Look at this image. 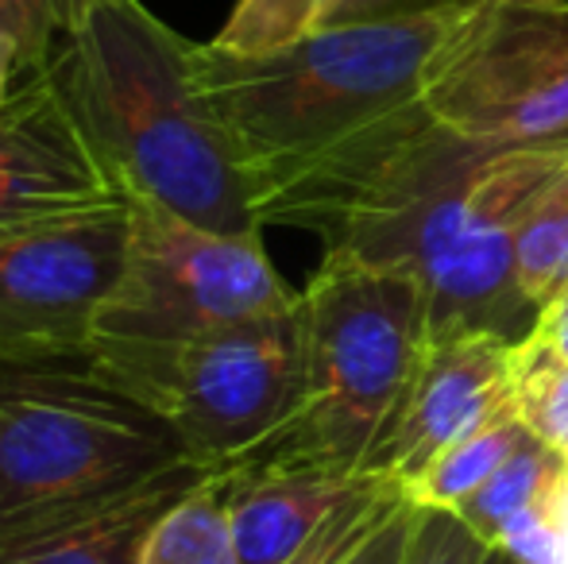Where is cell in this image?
I'll use <instances>...</instances> for the list:
<instances>
[{
  "label": "cell",
  "instance_id": "obj_1",
  "mask_svg": "<svg viewBox=\"0 0 568 564\" xmlns=\"http://www.w3.org/2000/svg\"><path fill=\"white\" fill-rule=\"evenodd\" d=\"M471 0L333 23L267 54L197 43V82L255 182L260 225L322 233L426 129V93Z\"/></svg>",
  "mask_w": 568,
  "mask_h": 564
},
{
  "label": "cell",
  "instance_id": "obj_2",
  "mask_svg": "<svg viewBox=\"0 0 568 564\" xmlns=\"http://www.w3.org/2000/svg\"><path fill=\"white\" fill-rule=\"evenodd\" d=\"M565 166L568 140L491 147L434 124L322 228V244L329 256L414 275L429 345L471 332L523 340L538 309L515 271L518 221Z\"/></svg>",
  "mask_w": 568,
  "mask_h": 564
},
{
  "label": "cell",
  "instance_id": "obj_3",
  "mask_svg": "<svg viewBox=\"0 0 568 564\" xmlns=\"http://www.w3.org/2000/svg\"><path fill=\"white\" fill-rule=\"evenodd\" d=\"M194 51L143 0H59L47 70L128 202L263 233L255 182L205 101Z\"/></svg>",
  "mask_w": 568,
  "mask_h": 564
},
{
  "label": "cell",
  "instance_id": "obj_4",
  "mask_svg": "<svg viewBox=\"0 0 568 564\" xmlns=\"http://www.w3.org/2000/svg\"><path fill=\"white\" fill-rule=\"evenodd\" d=\"M306 383L294 418L236 468L356 480L429 348L414 275L322 256L302 286ZM232 472V468H229Z\"/></svg>",
  "mask_w": 568,
  "mask_h": 564
},
{
  "label": "cell",
  "instance_id": "obj_5",
  "mask_svg": "<svg viewBox=\"0 0 568 564\" xmlns=\"http://www.w3.org/2000/svg\"><path fill=\"white\" fill-rule=\"evenodd\" d=\"M190 460L174 429L78 360H0V545Z\"/></svg>",
  "mask_w": 568,
  "mask_h": 564
},
{
  "label": "cell",
  "instance_id": "obj_6",
  "mask_svg": "<svg viewBox=\"0 0 568 564\" xmlns=\"http://www.w3.org/2000/svg\"><path fill=\"white\" fill-rule=\"evenodd\" d=\"M294 306L298 290L275 271L263 233H217L132 202L124 264L93 325L90 356L135 394L151 371L194 340Z\"/></svg>",
  "mask_w": 568,
  "mask_h": 564
},
{
  "label": "cell",
  "instance_id": "obj_7",
  "mask_svg": "<svg viewBox=\"0 0 568 564\" xmlns=\"http://www.w3.org/2000/svg\"><path fill=\"white\" fill-rule=\"evenodd\" d=\"M306 383V325L298 306L255 317L174 352L135 399L174 429L182 452L229 472L294 418Z\"/></svg>",
  "mask_w": 568,
  "mask_h": 564
},
{
  "label": "cell",
  "instance_id": "obj_8",
  "mask_svg": "<svg viewBox=\"0 0 568 564\" xmlns=\"http://www.w3.org/2000/svg\"><path fill=\"white\" fill-rule=\"evenodd\" d=\"M128 228L132 202L113 197L0 236V360L90 356L93 325L124 264Z\"/></svg>",
  "mask_w": 568,
  "mask_h": 564
},
{
  "label": "cell",
  "instance_id": "obj_9",
  "mask_svg": "<svg viewBox=\"0 0 568 564\" xmlns=\"http://www.w3.org/2000/svg\"><path fill=\"white\" fill-rule=\"evenodd\" d=\"M124 197L51 70H36L0 109V236Z\"/></svg>",
  "mask_w": 568,
  "mask_h": 564
},
{
  "label": "cell",
  "instance_id": "obj_10",
  "mask_svg": "<svg viewBox=\"0 0 568 564\" xmlns=\"http://www.w3.org/2000/svg\"><path fill=\"white\" fill-rule=\"evenodd\" d=\"M510 352L515 340L495 332L429 345L367 457V475L403 488L449 444L510 410Z\"/></svg>",
  "mask_w": 568,
  "mask_h": 564
},
{
  "label": "cell",
  "instance_id": "obj_11",
  "mask_svg": "<svg viewBox=\"0 0 568 564\" xmlns=\"http://www.w3.org/2000/svg\"><path fill=\"white\" fill-rule=\"evenodd\" d=\"M210 475L213 468L182 460L93 511L0 545V564H140V550L159 514Z\"/></svg>",
  "mask_w": 568,
  "mask_h": 564
},
{
  "label": "cell",
  "instance_id": "obj_12",
  "mask_svg": "<svg viewBox=\"0 0 568 564\" xmlns=\"http://www.w3.org/2000/svg\"><path fill=\"white\" fill-rule=\"evenodd\" d=\"M240 564H286L372 475L333 480L306 472H221Z\"/></svg>",
  "mask_w": 568,
  "mask_h": 564
},
{
  "label": "cell",
  "instance_id": "obj_13",
  "mask_svg": "<svg viewBox=\"0 0 568 564\" xmlns=\"http://www.w3.org/2000/svg\"><path fill=\"white\" fill-rule=\"evenodd\" d=\"M523 437L526 425L515 418V410H503L495 422L479 425L476 433L460 437L442 457L429 460L410 483H403V495L418 511H456L499 472Z\"/></svg>",
  "mask_w": 568,
  "mask_h": 564
},
{
  "label": "cell",
  "instance_id": "obj_14",
  "mask_svg": "<svg viewBox=\"0 0 568 564\" xmlns=\"http://www.w3.org/2000/svg\"><path fill=\"white\" fill-rule=\"evenodd\" d=\"M140 564H240L221 472L159 514L140 550Z\"/></svg>",
  "mask_w": 568,
  "mask_h": 564
},
{
  "label": "cell",
  "instance_id": "obj_15",
  "mask_svg": "<svg viewBox=\"0 0 568 564\" xmlns=\"http://www.w3.org/2000/svg\"><path fill=\"white\" fill-rule=\"evenodd\" d=\"M568 475V457L554 444L538 441L534 433H526L518 441V449L503 460V468L468 499V503L456 506L464 522L476 530L479 537L495 542L503 526L515 519L518 511L549 499Z\"/></svg>",
  "mask_w": 568,
  "mask_h": 564
},
{
  "label": "cell",
  "instance_id": "obj_16",
  "mask_svg": "<svg viewBox=\"0 0 568 564\" xmlns=\"http://www.w3.org/2000/svg\"><path fill=\"white\" fill-rule=\"evenodd\" d=\"M515 271L526 301L538 314L546 301L568 290V166L526 205L515 236Z\"/></svg>",
  "mask_w": 568,
  "mask_h": 564
},
{
  "label": "cell",
  "instance_id": "obj_17",
  "mask_svg": "<svg viewBox=\"0 0 568 564\" xmlns=\"http://www.w3.org/2000/svg\"><path fill=\"white\" fill-rule=\"evenodd\" d=\"M510 410L526 433L568 452V356L534 332L510 352Z\"/></svg>",
  "mask_w": 568,
  "mask_h": 564
},
{
  "label": "cell",
  "instance_id": "obj_18",
  "mask_svg": "<svg viewBox=\"0 0 568 564\" xmlns=\"http://www.w3.org/2000/svg\"><path fill=\"white\" fill-rule=\"evenodd\" d=\"M341 0H236L213 47L225 54H267L322 31Z\"/></svg>",
  "mask_w": 568,
  "mask_h": 564
},
{
  "label": "cell",
  "instance_id": "obj_19",
  "mask_svg": "<svg viewBox=\"0 0 568 564\" xmlns=\"http://www.w3.org/2000/svg\"><path fill=\"white\" fill-rule=\"evenodd\" d=\"M491 542L479 537L456 511H414L403 564H484Z\"/></svg>",
  "mask_w": 568,
  "mask_h": 564
},
{
  "label": "cell",
  "instance_id": "obj_20",
  "mask_svg": "<svg viewBox=\"0 0 568 564\" xmlns=\"http://www.w3.org/2000/svg\"><path fill=\"white\" fill-rule=\"evenodd\" d=\"M561 488H557L549 499H541V503L518 511L515 519L495 534V542H491L495 550H503L518 564H561V519H557Z\"/></svg>",
  "mask_w": 568,
  "mask_h": 564
},
{
  "label": "cell",
  "instance_id": "obj_21",
  "mask_svg": "<svg viewBox=\"0 0 568 564\" xmlns=\"http://www.w3.org/2000/svg\"><path fill=\"white\" fill-rule=\"evenodd\" d=\"M0 35L20 47L28 70H43L59 35V0H0Z\"/></svg>",
  "mask_w": 568,
  "mask_h": 564
},
{
  "label": "cell",
  "instance_id": "obj_22",
  "mask_svg": "<svg viewBox=\"0 0 568 564\" xmlns=\"http://www.w3.org/2000/svg\"><path fill=\"white\" fill-rule=\"evenodd\" d=\"M414 511H418V506H414L410 499H403V503L364 537V545H359L352 557H344L341 564H403L406 542H410V526H414Z\"/></svg>",
  "mask_w": 568,
  "mask_h": 564
},
{
  "label": "cell",
  "instance_id": "obj_23",
  "mask_svg": "<svg viewBox=\"0 0 568 564\" xmlns=\"http://www.w3.org/2000/svg\"><path fill=\"white\" fill-rule=\"evenodd\" d=\"M442 4H456V0H341L333 23H359V20H387V16H406V12H426V8H442Z\"/></svg>",
  "mask_w": 568,
  "mask_h": 564
},
{
  "label": "cell",
  "instance_id": "obj_24",
  "mask_svg": "<svg viewBox=\"0 0 568 564\" xmlns=\"http://www.w3.org/2000/svg\"><path fill=\"white\" fill-rule=\"evenodd\" d=\"M534 337L546 340V345H554L557 352L568 356V290L557 294L554 301H546L538 314V321H534Z\"/></svg>",
  "mask_w": 568,
  "mask_h": 564
},
{
  "label": "cell",
  "instance_id": "obj_25",
  "mask_svg": "<svg viewBox=\"0 0 568 564\" xmlns=\"http://www.w3.org/2000/svg\"><path fill=\"white\" fill-rule=\"evenodd\" d=\"M28 74H36V70H28V62H23L20 47L12 43V39L0 35V109L12 101V93L20 90V82Z\"/></svg>",
  "mask_w": 568,
  "mask_h": 564
},
{
  "label": "cell",
  "instance_id": "obj_26",
  "mask_svg": "<svg viewBox=\"0 0 568 564\" xmlns=\"http://www.w3.org/2000/svg\"><path fill=\"white\" fill-rule=\"evenodd\" d=\"M557 519H561V564H568V480L557 499Z\"/></svg>",
  "mask_w": 568,
  "mask_h": 564
},
{
  "label": "cell",
  "instance_id": "obj_27",
  "mask_svg": "<svg viewBox=\"0 0 568 564\" xmlns=\"http://www.w3.org/2000/svg\"><path fill=\"white\" fill-rule=\"evenodd\" d=\"M484 564H518L515 557H507V553H503V550H495V545H491V553H487V561Z\"/></svg>",
  "mask_w": 568,
  "mask_h": 564
}]
</instances>
